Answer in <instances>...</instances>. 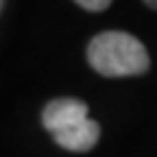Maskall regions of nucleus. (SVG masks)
<instances>
[{
    "mask_svg": "<svg viewBox=\"0 0 157 157\" xmlns=\"http://www.w3.org/2000/svg\"><path fill=\"white\" fill-rule=\"evenodd\" d=\"M146 7H151V9H157V2H153V0H148V2H146Z\"/></svg>",
    "mask_w": 157,
    "mask_h": 157,
    "instance_id": "5",
    "label": "nucleus"
},
{
    "mask_svg": "<svg viewBox=\"0 0 157 157\" xmlns=\"http://www.w3.org/2000/svg\"><path fill=\"white\" fill-rule=\"evenodd\" d=\"M87 61L103 76H135L151 66L144 44L124 31L98 33L87 46Z\"/></svg>",
    "mask_w": 157,
    "mask_h": 157,
    "instance_id": "1",
    "label": "nucleus"
},
{
    "mask_svg": "<svg viewBox=\"0 0 157 157\" xmlns=\"http://www.w3.org/2000/svg\"><path fill=\"white\" fill-rule=\"evenodd\" d=\"M52 140L66 148V151H72V153H87L96 146L98 137H101V127H98L96 120L87 118V120H81L72 127H66L57 133H50Z\"/></svg>",
    "mask_w": 157,
    "mask_h": 157,
    "instance_id": "3",
    "label": "nucleus"
},
{
    "mask_svg": "<svg viewBox=\"0 0 157 157\" xmlns=\"http://www.w3.org/2000/svg\"><path fill=\"white\" fill-rule=\"evenodd\" d=\"M0 9H2V2H0Z\"/></svg>",
    "mask_w": 157,
    "mask_h": 157,
    "instance_id": "6",
    "label": "nucleus"
},
{
    "mask_svg": "<svg viewBox=\"0 0 157 157\" xmlns=\"http://www.w3.org/2000/svg\"><path fill=\"white\" fill-rule=\"evenodd\" d=\"M90 109L78 98H55L42 111V122L48 133H57L66 127H72L81 120H87Z\"/></svg>",
    "mask_w": 157,
    "mask_h": 157,
    "instance_id": "2",
    "label": "nucleus"
},
{
    "mask_svg": "<svg viewBox=\"0 0 157 157\" xmlns=\"http://www.w3.org/2000/svg\"><path fill=\"white\" fill-rule=\"evenodd\" d=\"M81 9H87V11H105L109 9V0H78L76 2Z\"/></svg>",
    "mask_w": 157,
    "mask_h": 157,
    "instance_id": "4",
    "label": "nucleus"
}]
</instances>
